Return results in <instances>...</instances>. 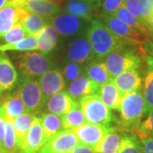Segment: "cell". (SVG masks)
Segmentation results:
<instances>
[{
	"mask_svg": "<svg viewBox=\"0 0 153 153\" xmlns=\"http://www.w3.org/2000/svg\"><path fill=\"white\" fill-rule=\"evenodd\" d=\"M87 40L94 55L99 59L105 58L112 51L130 44L111 33L100 18H94L90 21L87 28Z\"/></svg>",
	"mask_w": 153,
	"mask_h": 153,
	"instance_id": "1",
	"label": "cell"
},
{
	"mask_svg": "<svg viewBox=\"0 0 153 153\" xmlns=\"http://www.w3.org/2000/svg\"><path fill=\"white\" fill-rule=\"evenodd\" d=\"M120 120L117 123L118 129L130 134H136L144 114L146 106L143 94L139 91L123 95L120 105Z\"/></svg>",
	"mask_w": 153,
	"mask_h": 153,
	"instance_id": "2",
	"label": "cell"
},
{
	"mask_svg": "<svg viewBox=\"0 0 153 153\" xmlns=\"http://www.w3.org/2000/svg\"><path fill=\"white\" fill-rule=\"evenodd\" d=\"M79 105L87 122L115 129L112 123H115L116 118L109 108L101 101L98 94L83 97L80 100Z\"/></svg>",
	"mask_w": 153,
	"mask_h": 153,
	"instance_id": "3",
	"label": "cell"
},
{
	"mask_svg": "<svg viewBox=\"0 0 153 153\" xmlns=\"http://www.w3.org/2000/svg\"><path fill=\"white\" fill-rule=\"evenodd\" d=\"M111 79L123 71L135 69L141 65V57L131 49L124 48L117 49L105 57L103 62Z\"/></svg>",
	"mask_w": 153,
	"mask_h": 153,
	"instance_id": "4",
	"label": "cell"
},
{
	"mask_svg": "<svg viewBox=\"0 0 153 153\" xmlns=\"http://www.w3.org/2000/svg\"><path fill=\"white\" fill-rule=\"evenodd\" d=\"M18 64L23 77L32 78L42 76L49 71L52 61L45 54L27 51L19 55Z\"/></svg>",
	"mask_w": 153,
	"mask_h": 153,
	"instance_id": "5",
	"label": "cell"
},
{
	"mask_svg": "<svg viewBox=\"0 0 153 153\" xmlns=\"http://www.w3.org/2000/svg\"><path fill=\"white\" fill-rule=\"evenodd\" d=\"M17 94L25 105L27 112H38L45 104L39 83L32 78H22L19 84Z\"/></svg>",
	"mask_w": 153,
	"mask_h": 153,
	"instance_id": "6",
	"label": "cell"
},
{
	"mask_svg": "<svg viewBox=\"0 0 153 153\" xmlns=\"http://www.w3.org/2000/svg\"><path fill=\"white\" fill-rule=\"evenodd\" d=\"M79 145L73 131L62 130L50 138L37 153H70Z\"/></svg>",
	"mask_w": 153,
	"mask_h": 153,
	"instance_id": "7",
	"label": "cell"
},
{
	"mask_svg": "<svg viewBox=\"0 0 153 153\" xmlns=\"http://www.w3.org/2000/svg\"><path fill=\"white\" fill-rule=\"evenodd\" d=\"M100 19L104 22L105 26L110 29V31L117 37L125 40L131 44L140 45L142 41L148 38V37H146L140 33L134 30L133 28L129 27L115 16L100 14Z\"/></svg>",
	"mask_w": 153,
	"mask_h": 153,
	"instance_id": "8",
	"label": "cell"
},
{
	"mask_svg": "<svg viewBox=\"0 0 153 153\" xmlns=\"http://www.w3.org/2000/svg\"><path fill=\"white\" fill-rule=\"evenodd\" d=\"M111 129L105 126L86 123L73 130L79 143L93 150H96L101 140Z\"/></svg>",
	"mask_w": 153,
	"mask_h": 153,
	"instance_id": "9",
	"label": "cell"
},
{
	"mask_svg": "<svg viewBox=\"0 0 153 153\" xmlns=\"http://www.w3.org/2000/svg\"><path fill=\"white\" fill-rule=\"evenodd\" d=\"M46 142L47 140L44 137L41 120L38 117H35L22 143L20 152L21 153H37Z\"/></svg>",
	"mask_w": 153,
	"mask_h": 153,
	"instance_id": "10",
	"label": "cell"
},
{
	"mask_svg": "<svg viewBox=\"0 0 153 153\" xmlns=\"http://www.w3.org/2000/svg\"><path fill=\"white\" fill-rule=\"evenodd\" d=\"M38 83L45 102L49 97L63 90L66 85L62 74L56 69L49 70L44 73L40 76Z\"/></svg>",
	"mask_w": 153,
	"mask_h": 153,
	"instance_id": "11",
	"label": "cell"
},
{
	"mask_svg": "<svg viewBox=\"0 0 153 153\" xmlns=\"http://www.w3.org/2000/svg\"><path fill=\"white\" fill-rule=\"evenodd\" d=\"M50 25L57 33L65 36L74 35L77 33L83 26L82 19L70 14H58L48 19Z\"/></svg>",
	"mask_w": 153,
	"mask_h": 153,
	"instance_id": "12",
	"label": "cell"
},
{
	"mask_svg": "<svg viewBox=\"0 0 153 153\" xmlns=\"http://www.w3.org/2000/svg\"><path fill=\"white\" fill-rule=\"evenodd\" d=\"M15 4L31 13L49 19L60 13V6L49 0H15Z\"/></svg>",
	"mask_w": 153,
	"mask_h": 153,
	"instance_id": "13",
	"label": "cell"
},
{
	"mask_svg": "<svg viewBox=\"0 0 153 153\" xmlns=\"http://www.w3.org/2000/svg\"><path fill=\"white\" fill-rule=\"evenodd\" d=\"M112 82L123 96L127 94L140 90L142 79L137 70L131 69L115 76Z\"/></svg>",
	"mask_w": 153,
	"mask_h": 153,
	"instance_id": "14",
	"label": "cell"
},
{
	"mask_svg": "<svg viewBox=\"0 0 153 153\" xmlns=\"http://www.w3.org/2000/svg\"><path fill=\"white\" fill-rule=\"evenodd\" d=\"M47 110L49 113L62 117L78 104L67 92L60 91L47 100Z\"/></svg>",
	"mask_w": 153,
	"mask_h": 153,
	"instance_id": "15",
	"label": "cell"
},
{
	"mask_svg": "<svg viewBox=\"0 0 153 153\" xmlns=\"http://www.w3.org/2000/svg\"><path fill=\"white\" fill-rule=\"evenodd\" d=\"M66 54L67 58L76 64L88 61L94 56L90 44L85 38H77L71 42L68 46Z\"/></svg>",
	"mask_w": 153,
	"mask_h": 153,
	"instance_id": "16",
	"label": "cell"
},
{
	"mask_svg": "<svg viewBox=\"0 0 153 153\" xmlns=\"http://www.w3.org/2000/svg\"><path fill=\"white\" fill-rule=\"evenodd\" d=\"M100 86L88 79L87 76H82L72 81L68 87V92L73 100L77 101L85 96L97 94Z\"/></svg>",
	"mask_w": 153,
	"mask_h": 153,
	"instance_id": "17",
	"label": "cell"
},
{
	"mask_svg": "<svg viewBox=\"0 0 153 153\" xmlns=\"http://www.w3.org/2000/svg\"><path fill=\"white\" fill-rule=\"evenodd\" d=\"M22 7L10 3L0 9V37L20 22Z\"/></svg>",
	"mask_w": 153,
	"mask_h": 153,
	"instance_id": "18",
	"label": "cell"
},
{
	"mask_svg": "<svg viewBox=\"0 0 153 153\" xmlns=\"http://www.w3.org/2000/svg\"><path fill=\"white\" fill-rule=\"evenodd\" d=\"M98 8L96 4L85 0H69L66 5V11L70 15L86 21H91L97 16Z\"/></svg>",
	"mask_w": 153,
	"mask_h": 153,
	"instance_id": "19",
	"label": "cell"
},
{
	"mask_svg": "<svg viewBox=\"0 0 153 153\" xmlns=\"http://www.w3.org/2000/svg\"><path fill=\"white\" fill-rule=\"evenodd\" d=\"M48 22V19L44 17L40 16L34 13H31L24 9L22 10L19 23L22 24V27L29 35L38 36L43 32L44 28L49 25Z\"/></svg>",
	"mask_w": 153,
	"mask_h": 153,
	"instance_id": "20",
	"label": "cell"
},
{
	"mask_svg": "<svg viewBox=\"0 0 153 153\" xmlns=\"http://www.w3.org/2000/svg\"><path fill=\"white\" fill-rule=\"evenodd\" d=\"M18 80V73L11 60L4 54H0V87L9 90Z\"/></svg>",
	"mask_w": 153,
	"mask_h": 153,
	"instance_id": "21",
	"label": "cell"
},
{
	"mask_svg": "<svg viewBox=\"0 0 153 153\" xmlns=\"http://www.w3.org/2000/svg\"><path fill=\"white\" fill-rule=\"evenodd\" d=\"M0 109L4 115V118L13 120L20 115L26 111L25 105L22 103V100L18 94H12L4 96L0 100Z\"/></svg>",
	"mask_w": 153,
	"mask_h": 153,
	"instance_id": "22",
	"label": "cell"
},
{
	"mask_svg": "<svg viewBox=\"0 0 153 153\" xmlns=\"http://www.w3.org/2000/svg\"><path fill=\"white\" fill-rule=\"evenodd\" d=\"M97 94L100 98L101 101L109 109L114 111L120 110L121 100L123 95L120 94L117 88L115 86L112 80L100 86Z\"/></svg>",
	"mask_w": 153,
	"mask_h": 153,
	"instance_id": "23",
	"label": "cell"
},
{
	"mask_svg": "<svg viewBox=\"0 0 153 153\" xmlns=\"http://www.w3.org/2000/svg\"><path fill=\"white\" fill-rule=\"evenodd\" d=\"M34 118H35V116L33 115V113L25 112L15 117L12 120L13 127H14L16 136L17 146L19 149H21L22 147V143L25 140V137L27 135L28 130L30 129L31 126L33 124Z\"/></svg>",
	"mask_w": 153,
	"mask_h": 153,
	"instance_id": "24",
	"label": "cell"
},
{
	"mask_svg": "<svg viewBox=\"0 0 153 153\" xmlns=\"http://www.w3.org/2000/svg\"><path fill=\"white\" fill-rule=\"evenodd\" d=\"M44 130V137L48 141L50 138L63 130L61 117L52 113H42L38 116Z\"/></svg>",
	"mask_w": 153,
	"mask_h": 153,
	"instance_id": "25",
	"label": "cell"
},
{
	"mask_svg": "<svg viewBox=\"0 0 153 153\" xmlns=\"http://www.w3.org/2000/svg\"><path fill=\"white\" fill-rule=\"evenodd\" d=\"M62 128L63 130L73 131L78 127L86 123L87 121L82 113L80 105L76 104L73 108H71L66 114L61 117Z\"/></svg>",
	"mask_w": 153,
	"mask_h": 153,
	"instance_id": "26",
	"label": "cell"
},
{
	"mask_svg": "<svg viewBox=\"0 0 153 153\" xmlns=\"http://www.w3.org/2000/svg\"><path fill=\"white\" fill-rule=\"evenodd\" d=\"M58 42V33L51 25H48L38 36V49L47 54L55 47Z\"/></svg>",
	"mask_w": 153,
	"mask_h": 153,
	"instance_id": "27",
	"label": "cell"
},
{
	"mask_svg": "<svg viewBox=\"0 0 153 153\" xmlns=\"http://www.w3.org/2000/svg\"><path fill=\"white\" fill-rule=\"evenodd\" d=\"M86 73H87L88 78L100 87L112 80L103 62L90 63L87 66Z\"/></svg>",
	"mask_w": 153,
	"mask_h": 153,
	"instance_id": "28",
	"label": "cell"
},
{
	"mask_svg": "<svg viewBox=\"0 0 153 153\" xmlns=\"http://www.w3.org/2000/svg\"><path fill=\"white\" fill-rule=\"evenodd\" d=\"M123 134L113 129L108 132L96 148L98 153H117L120 147Z\"/></svg>",
	"mask_w": 153,
	"mask_h": 153,
	"instance_id": "29",
	"label": "cell"
},
{
	"mask_svg": "<svg viewBox=\"0 0 153 153\" xmlns=\"http://www.w3.org/2000/svg\"><path fill=\"white\" fill-rule=\"evenodd\" d=\"M113 16L120 20L121 22H123L129 27L133 28L134 30L143 34L144 36L149 37V32H148L147 28L142 23H140L137 19L133 16L123 5L121 6L120 8L116 11Z\"/></svg>",
	"mask_w": 153,
	"mask_h": 153,
	"instance_id": "30",
	"label": "cell"
},
{
	"mask_svg": "<svg viewBox=\"0 0 153 153\" xmlns=\"http://www.w3.org/2000/svg\"><path fill=\"white\" fill-rule=\"evenodd\" d=\"M5 119V134L3 146V151L4 153H21L17 146L16 136L13 127V122L11 119Z\"/></svg>",
	"mask_w": 153,
	"mask_h": 153,
	"instance_id": "31",
	"label": "cell"
},
{
	"mask_svg": "<svg viewBox=\"0 0 153 153\" xmlns=\"http://www.w3.org/2000/svg\"><path fill=\"white\" fill-rule=\"evenodd\" d=\"M117 153H143L142 145L137 134H123L120 147Z\"/></svg>",
	"mask_w": 153,
	"mask_h": 153,
	"instance_id": "32",
	"label": "cell"
},
{
	"mask_svg": "<svg viewBox=\"0 0 153 153\" xmlns=\"http://www.w3.org/2000/svg\"><path fill=\"white\" fill-rule=\"evenodd\" d=\"M34 49H38V36L34 35H28L16 44L0 45V51H30Z\"/></svg>",
	"mask_w": 153,
	"mask_h": 153,
	"instance_id": "33",
	"label": "cell"
},
{
	"mask_svg": "<svg viewBox=\"0 0 153 153\" xmlns=\"http://www.w3.org/2000/svg\"><path fill=\"white\" fill-rule=\"evenodd\" d=\"M28 34L24 27H22L21 23H17L16 25L13 28H11L9 32H7L5 34H4L0 38L2 39V44L0 45H4V44H16L17 42L22 40L25 38Z\"/></svg>",
	"mask_w": 153,
	"mask_h": 153,
	"instance_id": "34",
	"label": "cell"
},
{
	"mask_svg": "<svg viewBox=\"0 0 153 153\" xmlns=\"http://www.w3.org/2000/svg\"><path fill=\"white\" fill-rule=\"evenodd\" d=\"M143 97L145 100L146 113H149L153 109V70H149L146 76Z\"/></svg>",
	"mask_w": 153,
	"mask_h": 153,
	"instance_id": "35",
	"label": "cell"
},
{
	"mask_svg": "<svg viewBox=\"0 0 153 153\" xmlns=\"http://www.w3.org/2000/svg\"><path fill=\"white\" fill-rule=\"evenodd\" d=\"M139 138L152 137L153 138V109L148 113L146 119L140 123V126L135 134Z\"/></svg>",
	"mask_w": 153,
	"mask_h": 153,
	"instance_id": "36",
	"label": "cell"
},
{
	"mask_svg": "<svg viewBox=\"0 0 153 153\" xmlns=\"http://www.w3.org/2000/svg\"><path fill=\"white\" fill-rule=\"evenodd\" d=\"M123 0H101L100 8L101 9V14L113 16L116 11L123 5Z\"/></svg>",
	"mask_w": 153,
	"mask_h": 153,
	"instance_id": "37",
	"label": "cell"
},
{
	"mask_svg": "<svg viewBox=\"0 0 153 153\" xmlns=\"http://www.w3.org/2000/svg\"><path fill=\"white\" fill-rule=\"evenodd\" d=\"M139 9L143 22L147 28V22L153 13V0H138Z\"/></svg>",
	"mask_w": 153,
	"mask_h": 153,
	"instance_id": "38",
	"label": "cell"
},
{
	"mask_svg": "<svg viewBox=\"0 0 153 153\" xmlns=\"http://www.w3.org/2000/svg\"><path fill=\"white\" fill-rule=\"evenodd\" d=\"M82 73V67L78 64H76L74 62L68 63L63 71V74L66 77V80L68 81H74L76 78H78Z\"/></svg>",
	"mask_w": 153,
	"mask_h": 153,
	"instance_id": "39",
	"label": "cell"
},
{
	"mask_svg": "<svg viewBox=\"0 0 153 153\" xmlns=\"http://www.w3.org/2000/svg\"><path fill=\"white\" fill-rule=\"evenodd\" d=\"M123 5L125 7L126 9H127V10L134 17L135 19H137L139 22H140V23H142L143 25L145 26L142 18H141V16H140L138 0H123Z\"/></svg>",
	"mask_w": 153,
	"mask_h": 153,
	"instance_id": "40",
	"label": "cell"
},
{
	"mask_svg": "<svg viewBox=\"0 0 153 153\" xmlns=\"http://www.w3.org/2000/svg\"><path fill=\"white\" fill-rule=\"evenodd\" d=\"M142 145L143 153H153V138L152 137H141L139 138Z\"/></svg>",
	"mask_w": 153,
	"mask_h": 153,
	"instance_id": "41",
	"label": "cell"
},
{
	"mask_svg": "<svg viewBox=\"0 0 153 153\" xmlns=\"http://www.w3.org/2000/svg\"><path fill=\"white\" fill-rule=\"evenodd\" d=\"M5 134V119L0 109V149L3 151L4 140Z\"/></svg>",
	"mask_w": 153,
	"mask_h": 153,
	"instance_id": "42",
	"label": "cell"
},
{
	"mask_svg": "<svg viewBox=\"0 0 153 153\" xmlns=\"http://www.w3.org/2000/svg\"><path fill=\"white\" fill-rule=\"evenodd\" d=\"M70 153H98L91 148L88 147L83 145H77Z\"/></svg>",
	"mask_w": 153,
	"mask_h": 153,
	"instance_id": "43",
	"label": "cell"
},
{
	"mask_svg": "<svg viewBox=\"0 0 153 153\" xmlns=\"http://www.w3.org/2000/svg\"><path fill=\"white\" fill-rule=\"evenodd\" d=\"M147 30L149 33H152L153 34V13L152 14V16H150L149 20L147 22Z\"/></svg>",
	"mask_w": 153,
	"mask_h": 153,
	"instance_id": "44",
	"label": "cell"
},
{
	"mask_svg": "<svg viewBox=\"0 0 153 153\" xmlns=\"http://www.w3.org/2000/svg\"><path fill=\"white\" fill-rule=\"evenodd\" d=\"M10 3H14L15 4V0H0V9H2L4 5Z\"/></svg>",
	"mask_w": 153,
	"mask_h": 153,
	"instance_id": "45",
	"label": "cell"
},
{
	"mask_svg": "<svg viewBox=\"0 0 153 153\" xmlns=\"http://www.w3.org/2000/svg\"><path fill=\"white\" fill-rule=\"evenodd\" d=\"M85 1L91 2V3H93V4H96V5L98 6L99 8H100V1H101V0H85Z\"/></svg>",
	"mask_w": 153,
	"mask_h": 153,
	"instance_id": "46",
	"label": "cell"
},
{
	"mask_svg": "<svg viewBox=\"0 0 153 153\" xmlns=\"http://www.w3.org/2000/svg\"><path fill=\"white\" fill-rule=\"evenodd\" d=\"M66 1H67V0H60V2H61V4L63 5V4H65V2H66ZM68 1H69V0H68Z\"/></svg>",
	"mask_w": 153,
	"mask_h": 153,
	"instance_id": "47",
	"label": "cell"
},
{
	"mask_svg": "<svg viewBox=\"0 0 153 153\" xmlns=\"http://www.w3.org/2000/svg\"><path fill=\"white\" fill-rule=\"evenodd\" d=\"M3 92H4V90H3V88H2L0 87V95L2 94V93H3Z\"/></svg>",
	"mask_w": 153,
	"mask_h": 153,
	"instance_id": "48",
	"label": "cell"
},
{
	"mask_svg": "<svg viewBox=\"0 0 153 153\" xmlns=\"http://www.w3.org/2000/svg\"><path fill=\"white\" fill-rule=\"evenodd\" d=\"M0 153H4V151H2V150L0 149Z\"/></svg>",
	"mask_w": 153,
	"mask_h": 153,
	"instance_id": "49",
	"label": "cell"
}]
</instances>
